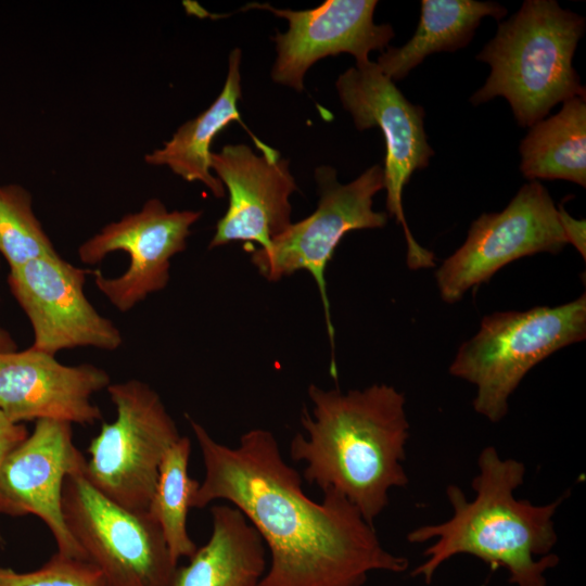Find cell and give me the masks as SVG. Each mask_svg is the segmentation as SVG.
Segmentation results:
<instances>
[{
  "instance_id": "1",
  "label": "cell",
  "mask_w": 586,
  "mask_h": 586,
  "mask_svg": "<svg viewBox=\"0 0 586 586\" xmlns=\"http://www.w3.org/2000/svg\"><path fill=\"white\" fill-rule=\"evenodd\" d=\"M190 424L205 468L191 508L225 500L245 515L270 552L257 586H364L373 571L407 570L408 560L387 551L345 497L328 489L317 502L305 495L270 431L250 430L229 447Z\"/></svg>"
},
{
  "instance_id": "2",
  "label": "cell",
  "mask_w": 586,
  "mask_h": 586,
  "mask_svg": "<svg viewBox=\"0 0 586 586\" xmlns=\"http://www.w3.org/2000/svg\"><path fill=\"white\" fill-rule=\"evenodd\" d=\"M307 392L311 412L304 408L301 416L306 435H294L290 456L305 462L307 483L339 493L373 525L391 489L409 482L405 396L384 383L346 393L310 384Z\"/></svg>"
},
{
  "instance_id": "3",
  "label": "cell",
  "mask_w": 586,
  "mask_h": 586,
  "mask_svg": "<svg viewBox=\"0 0 586 586\" xmlns=\"http://www.w3.org/2000/svg\"><path fill=\"white\" fill-rule=\"evenodd\" d=\"M477 467L471 500L450 484L446 494L451 517L408 533L410 543L434 540L423 552L425 561L411 575L430 584L444 562L469 555L493 569L505 568L509 583L515 586H547L545 572L559 561L551 553L558 538L553 517L565 496L545 505L518 499L514 493L524 482L525 466L512 458L502 459L495 447L480 453Z\"/></svg>"
},
{
  "instance_id": "4",
  "label": "cell",
  "mask_w": 586,
  "mask_h": 586,
  "mask_svg": "<svg viewBox=\"0 0 586 586\" xmlns=\"http://www.w3.org/2000/svg\"><path fill=\"white\" fill-rule=\"evenodd\" d=\"M584 30L585 18L555 0L524 1L476 55L491 74L470 102L504 97L518 125L532 127L556 104L585 97L572 63Z\"/></svg>"
},
{
  "instance_id": "5",
  "label": "cell",
  "mask_w": 586,
  "mask_h": 586,
  "mask_svg": "<svg viewBox=\"0 0 586 586\" xmlns=\"http://www.w3.org/2000/svg\"><path fill=\"white\" fill-rule=\"evenodd\" d=\"M585 337V293L555 307L496 311L460 345L449 373L475 386L474 410L496 423L506 417L510 396L534 366Z\"/></svg>"
},
{
  "instance_id": "6",
  "label": "cell",
  "mask_w": 586,
  "mask_h": 586,
  "mask_svg": "<svg viewBox=\"0 0 586 586\" xmlns=\"http://www.w3.org/2000/svg\"><path fill=\"white\" fill-rule=\"evenodd\" d=\"M319 201L316 211L291 224L267 247L256 250L252 264L268 281L277 282L298 270L308 271L318 286L334 361V328L324 279L326 268L343 237L354 230L383 228L387 213L373 209L374 195L384 189L383 167L373 165L355 180L343 184L336 170L320 166L315 170Z\"/></svg>"
},
{
  "instance_id": "7",
  "label": "cell",
  "mask_w": 586,
  "mask_h": 586,
  "mask_svg": "<svg viewBox=\"0 0 586 586\" xmlns=\"http://www.w3.org/2000/svg\"><path fill=\"white\" fill-rule=\"evenodd\" d=\"M116 419L90 442L84 474L103 495L148 511L161 462L181 437L158 394L139 380L110 384Z\"/></svg>"
},
{
  "instance_id": "8",
  "label": "cell",
  "mask_w": 586,
  "mask_h": 586,
  "mask_svg": "<svg viewBox=\"0 0 586 586\" xmlns=\"http://www.w3.org/2000/svg\"><path fill=\"white\" fill-rule=\"evenodd\" d=\"M66 526L106 586H169L178 565L160 524L98 491L84 472L66 476L62 497Z\"/></svg>"
},
{
  "instance_id": "9",
  "label": "cell",
  "mask_w": 586,
  "mask_h": 586,
  "mask_svg": "<svg viewBox=\"0 0 586 586\" xmlns=\"http://www.w3.org/2000/svg\"><path fill=\"white\" fill-rule=\"evenodd\" d=\"M339 98L358 130L379 127L385 140L384 189L388 217L402 226L407 266L412 270L435 266L434 254L410 232L403 208V190L416 170L434 155L424 130V110L409 102L378 64L368 61L348 68L335 82Z\"/></svg>"
},
{
  "instance_id": "10",
  "label": "cell",
  "mask_w": 586,
  "mask_h": 586,
  "mask_svg": "<svg viewBox=\"0 0 586 586\" xmlns=\"http://www.w3.org/2000/svg\"><path fill=\"white\" fill-rule=\"evenodd\" d=\"M568 244L558 207L537 180L520 188L499 213L475 219L463 244L435 271L441 298L460 301L511 262L537 253L557 254Z\"/></svg>"
},
{
  "instance_id": "11",
  "label": "cell",
  "mask_w": 586,
  "mask_h": 586,
  "mask_svg": "<svg viewBox=\"0 0 586 586\" xmlns=\"http://www.w3.org/2000/svg\"><path fill=\"white\" fill-rule=\"evenodd\" d=\"M201 211H167L157 199L146 201L139 212L125 215L103 227L78 249L82 263H100L109 253L129 255L127 270L106 278L93 270L94 283L119 311H128L169 281L170 259L186 250L190 229Z\"/></svg>"
},
{
  "instance_id": "12",
  "label": "cell",
  "mask_w": 586,
  "mask_h": 586,
  "mask_svg": "<svg viewBox=\"0 0 586 586\" xmlns=\"http://www.w3.org/2000/svg\"><path fill=\"white\" fill-rule=\"evenodd\" d=\"M92 272L72 265L59 254L10 269L11 292L34 330L33 347L55 355L74 347L114 351L120 346L123 337L118 328L86 297V278Z\"/></svg>"
},
{
  "instance_id": "13",
  "label": "cell",
  "mask_w": 586,
  "mask_h": 586,
  "mask_svg": "<svg viewBox=\"0 0 586 586\" xmlns=\"http://www.w3.org/2000/svg\"><path fill=\"white\" fill-rule=\"evenodd\" d=\"M86 462L73 442L71 423L37 420L33 433L0 466V513L40 518L59 552L86 560L66 526L62 508L66 476L84 472Z\"/></svg>"
},
{
  "instance_id": "14",
  "label": "cell",
  "mask_w": 586,
  "mask_h": 586,
  "mask_svg": "<svg viewBox=\"0 0 586 586\" xmlns=\"http://www.w3.org/2000/svg\"><path fill=\"white\" fill-rule=\"evenodd\" d=\"M375 0H327L317 8L302 11L276 9L270 4L251 3L242 11L262 9L289 22L286 33L273 37L277 58L272 80L304 90V76L317 61L349 53L356 64L369 61V53L383 51L394 37L390 24H375Z\"/></svg>"
},
{
  "instance_id": "15",
  "label": "cell",
  "mask_w": 586,
  "mask_h": 586,
  "mask_svg": "<svg viewBox=\"0 0 586 586\" xmlns=\"http://www.w3.org/2000/svg\"><path fill=\"white\" fill-rule=\"evenodd\" d=\"M262 153L242 143L212 152L209 166L228 190L229 204L208 249L237 241L264 249L292 224L290 196L297 187L289 161L266 145Z\"/></svg>"
},
{
  "instance_id": "16",
  "label": "cell",
  "mask_w": 586,
  "mask_h": 586,
  "mask_svg": "<svg viewBox=\"0 0 586 586\" xmlns=\"http://www.w3.org/2000/svg\"><path fill=\"white\" fill-rule=\"evenodd\" d=\"M110 384L109 373L97 366H65L33 346L0 353V410L14 423L50 419L93 424L102 412L90 398Z\"/></svg>"
},
{
  "instance_id": "17",
  "label": "cell",
  "mask_w": 586,
  "mask_h": 586,
  "mask_svg": "<svg viewBox=\"0 0 586 586\" xmlns=\"http://www.w3.org/2000/svg\"><path fill=\"white\" fill-rule=\"evenodd\" d=\"M208 542L176 566L169 586H257L266 573L265 543L234 506L211 508Z\"/></svg>"
},
{
  "instance_id": "18",
  "label": "cell",
  "mask_w": 586,
  "mask_h": 586,
  "mask_svg": "<svg viewBox=\"0 0 586 586\" xmlns=\"http://www.w3.org/2000/svg\"><path fill=\"white\" fill-rule=\"evenodd\" d=\"M241 54L239 48L231 51L227 78L216 100L196 117L182 124L162 148L144 156L150 165L167 166L189 182H202L216 198L225 195V187L211 173V144L231 122L240 120Z\"/></svg>"
},
{
  "instance_id": "19",
  "label": "cell",
  "mask_w": 586,
  "mask_h": 586,
  "mask_svg": "<svg viewBox=\"0 0 586 586\" xmlns=\"http://www.w3.org/2000/svg\"><path fill=\"white\" fill-rule=\"evenodd\" d=\"M507 9L493 1L422 0L413 36L402 47H387L375 62L391 80H399L428 55L455 51L472 39L483 17L500 20Z\"/></svg>"
},
{
  "instance_id": "20",
  "label": "cell",
  "mask_w": 586,
  "mask_h": 586,
  "mask_svg": "<svg viewBox=\"0 0 586 586\" xmlns=\"http://www.w3.org/2000/svg\"><path fill=\"white\" fill-rule=\"evenodd\" d=\"M522 175L586 187V101L574 97L553 116L535 123L520 144Z\"/></svg>"
},
{
  "instance_id": "21",
  "label": "cell",
  "mask_w": 586,
  "mask_h": 586,
  "mask_svg": "<svg viewBox=\"0 0 586 586\" xmlns=\"http://www.w3.org/2000/svg\"><path fill=\"white\" fill-rule=\"evenodd\" d=\"M191 441L181 436L165 454L148 511L160 524L173 560L190 558L196 545L187 531V518L200 482L188 472Z\"/></svg>"
},
{
  "instance_id": "22",
  "label": "cell",
  "mask_w": 586,
  "mask_h": 586,
  "mask_svg": "<svg viewBox=\"0 0 586 586\" xmlns=\"http://www.w3.org/2000/svg\"><path fill=\"white\" fill-rule=\"evenodd\" d=\"M0 254L10 269L58 254L35 216L30 194L20 186L0 187Z\"/></svg>"
},
{
  "instance_id": "23",
  "label": "cell",
  "mask_w": 586,
  "mask_h": 586,
  "mask_svg": "<svg viewBox=\"0 0 586 586\" xmlns=\"http://www.w3.org/2000/svg\"><path fill=\"white\" fill-rule=\"evenodd\" d=\"M0 586H106L101 571L91 562L61 552L40 569L18 573L0 566Z\"/></svg>"
},
{
  "instance_id": "24",
  "label": "cell",
  "mask_w": 586,
  "mask_h": 586,
  "mask_svg": "<svg viewBox=\"0 0 586 586\" xmlns=\"http://www.w3.org/2000/svg\"><path fill=\"white\" fill-rule=\"evenodd\" d=\"M559 220L566 238L568 244H572L583 259L586 258V222L585 219L573 218L562 205L558 206Z\"/></svg>"
},
{
  "instance_id": "25",
  "label": "cell",
  "mask_w": 586,
  "mask_h": 586,
  "mask_svg": "<svg viewBox=\"0 0 586 586\" xmlns=\"http://www.w3.org/2000/svg\"><path fill=\"white\" fill-rule=\"evenodd\" d=\"M28 436L26 428L12 422L0 410V466L3 459Z\"/></svg>"
},
{
  "instance_id": "26",
  "label": "cell",
  "mask_w": 586,
  "mask_h": 586,
  "mask_svg": "<svg viewBox=\"0 0 586 586\" xmlns=\"http://www.w3.org/2000/svg\"><path fill=\"white\" fill-rule=\"evenodd\" d=\"M15 349V344L8 332L0 329V353L12 352Z\"/></svg>"
}]
</instances>
